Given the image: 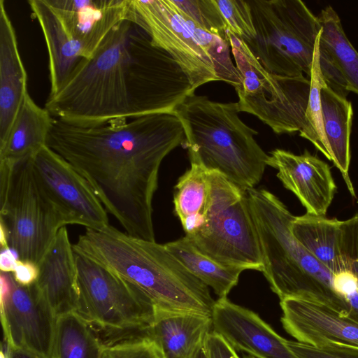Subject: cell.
I'll return each mask as SVG.
<instances>
[{
  "label": "cell",
  "instance_id": "obj_1",
  "mask_svg": "<svg viewBox=\"0 0 358 358\" xmlns=\"http://www.w3.org/2000/svg\"><path fill=\"white\" fill-rule=\"evenodd\" d=\"M185 141L179 118L164 113L91 127L55 118L47 145L87 180L127 234L155 241L152 199L159 167Z\"/></svg>",
  "mask_w": 358,
  "mask_h": 358
},
{
  "label": "cell",
  "instance_id": "obj_2",
  "mask_svg": "<svg viewBox=\"0 0 358 358\" xmlns=\"http://www.w3.org/2000/svg\"><path fill=\"white\" fill-rule=\"evenodd\" d=\"M172 57L137 24L115 26L94 53L83 59L64 87L49 96L51 115L83 127L171 113L194 93Z\"/></svg>",
  "mask_w": 358,
  "mask_h": 358
},
{
  "label": "cell",
  "instance_id": "obj_3",
  "mask_svg": "<svg viewBox=\"0 0 358 358\" xmlns=\"http://www.w3.org/2000/svg\"><path fill=\"white\" fill-rule=\"evenodd\" d=\"M85 257L117 275L146 296L159 313L212 316L209 287L192 274L165 245L134 237L108 225L86 229L73 245Z\"/></svg>",
  "mask_w": 358,
  "mask_h": 358
},
{
  "label": "cell",
  "instance_id": "obj_4",
  "mask_svg": "<svg viewBox=\"0 0 358 358\" xmlns=\"http://www.w3.org/2000/svg\"><path fill=\"white\" fill-rule=\"evenodd\" d=\"M260 243L262 273L280 300L300 297L315 301L350 316V308L334 289V274L293 236L294 216L265 189L246 191Z\"/></svg>",
  "mask_w": 358,
  "mask_h": 358
},
{
  "label": "cell",
  "instance_id": "obj_5",
  "mask_svg": "<svg viewBox=\"0 0 358 358\" xmlns=\"http://www.w3.org/2000/svg\"><path fill=\"white\" fill-rule=\"evenodd\" d=\"M237 102L220 103L189 95L175 110L185 135L190 164L217 171L241 189L255 188L267 166L258 132L239 117Z\"/></svg>",
  "mask_w": 358,
  "mask_h": 358
},
{
  "label": "cell",
  "instance_id": "obj_6",
  "mask_svg": "<svg viewBox=\"0 0 358 358\" xmlns=\"http://www.w3.org/2000/svg\"><path fill=\"white\" fill-rule=\"evenodd\" d=\"M227 38L241 79L236 89L239 112L256 116L277 134L299 131L323 153L320 139L306 118L310 78L269 73L245 41L229 31Z\"/></svg>",
  "mask_w": 358,
  "mask_h": 358
},
{
  "label": "cell",
  "instance_id": "obj_7",
  "mask_svg": "<svg viewBox=\"0 0 358 358\" xmlns=\"http://www.w3.org/2000/svg\"><path fill=\"white\" fill-rule=\"evenodd\" d=\"M256 36L246 43L269 73L311 75L321 25L301 0H249Z\"/></svg>",
  "mask_w": 358,
  "mask_h": 358
},
{
  "label": "cell",
  "instance_id": "obj_8",
  "mask_svg": "<svg viewBox=\"0 0 358 358\" xmlns=\"http://www.w3.org/2000/svg\"><path fill=\"white\" fill-rule=\"evenodd\" d=\"M187 238L201 253L221 264L262 272L260 243L247 192L219 172L211 171L206 222Z\"/></svg>",
  "mask_w": 358,
  "mask_h": 358
},
{
  "label": "cell",
  "instance_id": "obj_9",
  "mask_svg": "<svg viewBox=\"0 0 358 358\" xmlns=\"http://www.w3.org/2000/svg\"><path fill=\"white\" fill-rule=\"evenodd\" d=\"M78 313L105 341L147 333L155 320L150 301L108 269L76 254Z\"/></svg>",
  "mask_w": 358,
  "mask_h": 358
},
{
  "label": "cell",
  "instance_id": "obj_10",
  "mask_svg": "<svg viewBox=\"0 0 358 358\" xmlns=\"http://www.w3.org/2000/svg\"><path fill=\"white\" fill-rule=\"evenodd\" d=\"M0 225L17 259L38 264L66 224L41 187L31 158L15 164L0 195Z\"/></svg>",
  "mask_w": 358,
  "mask_h": 358
},
{
  "label": "cell",
  "instance_id": "obj_11",
  "mask_svg": "<svg viewBox=\"0 0 358 358\" xmlns=\"http://www.w3.org/2000/svg\"><path fill=\"white\" fill-rule=\"evenodd\" d=\"M152 43L169 53L195 90L219 80L214 64L182 20L171 0H131V17Z\"/></svg>",
  "mask_w": 358,
  "mask_h": 358
},
{
  "label": "cell",
  "instance_id": "obj_12",
  "mask_svg": "<svg viewBox=\"0 0 358 358\" xmlns=\"http://www.w3.org/2000/svg\"><path fill=\"white\" fill-rule=\"evenodd\" d=\"M1 321L6 346L52 358L57 317L35 284L1 272Z\"/></svg>",
  "mask_w": 358,
  "mask_h": 358
},
{
  "label": "cell",
  "instance_id": "obj_13",
  "mask_svg": "<svg viewBox=\"0 0 358 358\" xmlns=\"http://www.w3.org/2000/svg\"><path fill=\"white\" fill-rule=\"evenodd\" d=\"M31 163L41 187L66 225L94 230L110 225L108 212L87 180L62 157L45 145Z\"/></svg>",
  "mask_w": 358,
  "mask_h": 358
},
{
  "label": "cell",
  "instance_id": "obj_14",
  "mask_svg": "<svg viewBox=\"0 0 358 358\" xmlns=\"http://www.w3.org/2000/svg\"><path fill=\"white\" fill-rule=\"evenodd\" d=\"M269 154L267 166L278 171L277 177L306 213L325 216L337 188L329 164L306 150L295 155L277 148Z\"/></svg>",
  "mask_w": 358,
  "mask_h": 358
},
{
  "label": "cell",
  "instance_id": "obj_15",
  "mask_svg": "<svg viewBox=\"0 0 358 358\" xmlns=\"http://www.w3.org/2000/svg\"><path fill=\"white\" fill-rule=\"evenodd\" d=\"M213 331L236 351L255 358H299L287 346L286 339L255 312L234 303L227 297L215 301Z\"/></svg>",
  "mask_w": 358,
  "mask_h": 358
},
{
  "label": "cell",
  "instance_id": "obj_16",
  "mask_svg": "<svg viewBox=\"0 0 358 358\" xmlns=\"http://www.w3.org/2000/svg\"><path fill=\"white\" fill-rule=\"evenodd\" d=\"M284 329L313 346L338 342L358 347V322L321 303L300 297L280 300Z\"/></svg>",
  "mask_w": 358,
  "mask_h": 358
},
{
  "label": "cell",
  "instance_id": "obj_17",
  "mask_svg": "<svg viewBox=\"0 0 358 358\" xmlns=\"http://www.w3.org/2000/svg\"><path fill=\"white\" fill-rule=\"evenodd\" d=\"M65 29L90 58L110 31L131 17V0H48Z\"/></svg>",
  "mask_w": 358,
  "mask_h": 358
},
{
  "label": "cell",
  "instance_id": "obj_18",
  "mask_svg": "<svg viewBox=\"0 0 358 358\" xmlns=\"http://www.w3.org/2000/svg\"><path fill=\"white\" fill-rule=\"evenodd\" d=\"M38 268L34 284L56 317L71 312L78 313L76 255L66 227L59 230Z\"/></svg>",
  "mask_w": 358,
  "mask_h": 358
},
{
  "label": "cell",
  "instance_id": "obj_19",
  "mask_svg": "<svg viewBox=\"0 0 358 358\" xmlns=\"http://www.w3.org/2000/svg\"><path fill=\"white\" fill-rule=\"evenodd\" d=\"M27 93V74L16 34L4 1L0 0V145L6 141Z\"/></svg>",
  "mask_w": 358,
  "mask_h": 358
},
{
  "label": "cell",
  "instance_id": "obj_20",
  "mask_svg": "<svg viewBox=\"0 0 358 358\" xmlns=\"http://www.w3.org/2000/svg\"><path fill=\"white\" fill-rule=\"evenodd\" d=\"M28 3L46 43L50 81L49 96H52L64 87L84 57L48 0H29Z\"/></svg>",
  "mask_w": 358,
  "mask_h": 358
},
{
  "label": "cell",
  "instance_id": "obj_21",
  "mask_svg": "<svg viewBox=\"0 0 358 358\" xmlns=\"http://www.w3.org/2000/svg\"><path fill=\"white\" fill-rule=\"evenodd\" d=\"M212 316L196 313H159L148 329L164 358H189L212 331Z\"/></svg>",
  "mask_w": 358,
  "mask_h": 358
},
{
  "label": "cell",
  "instance_id": "obj_22",
  "mask_svg": "<svg viewBox=\"0 0 358 358\" xmlns=\"http://www.w3.org/2000/svg\"><path fill=\"white\" fill-rule=\"evenodd\" d=\"M54 119L45 108L34 102L28 92L6 141L0 145V162L15 166L32 158L47 145Z\"/></svg>",
  "mask_w": 358,
  "mask_h": 358
},
{
  "label": "cell",
  "instance_id": "obj_23",
  "mask_svg": "<svg viewBox=\"0 0 358 358\" xmlns=\"http://www.w3.org/2000/svg\"><path fill=\"white\" fill-rule=\"evenodd\" d=\"M320 99L323 128L331 161L341 172L350 194L356 197L349 176L350 138L353 117L352 103L334 92L326 83L321 88Z\"/></svg>",
  "mask_w": 358,
  "mask_h": 358
},
{
  "label": "cell",
  "instance_id": "obj_24",
  "mask_svg": "<svg viewBox=\"0 0 358 358\" xmlns=\"http://www.w3.org/2000/svg\"><path fill=\"white\" fill-rule=\"evenodd\" d=\"M341 222L306 213L294 216L290 225L296 239L333 274L346 270L340 250Z\"/></svg>",
  "mask_w": 358,
  "mask_h": 358
},
{
  "label": "cell",
  "instance_id": "obj_25",
  "mask_svg": "<svg viewBox=\"0 0 358 358\" xmlns=\"http://www.w3.org/2000/svg\"><path fill=\"white\" fill-rule=\"evenodd\" d=\"M174 210L185 236L194 235L204 224L210 206L211 171L191 164L175 187Z\"/></svg>",
  "mask_w": 358,
  "mask_h": 358
},
{
  "label": "cell",
  "instance_id": "obj_26",
  "mask_svg": "<svg viewBox=\"0 0 358 358\" xmlns=\"http://www.w3.org/2000/svg\"><path fill=\"white\" fill-rule=\"evenodd\" d=\"M321 25L319 54L339 71L349 92L358 95V52L349 41L334 9L327 6L317 16Z\"/></svg>",
  "mask_w": 358,
  "mask_h": 358
},
{
  "label": "cell",
  "instance_id": "obj_27",
  "mask_svg": "<svg viewBox=\"0 0 358 358\" xmlns=\"http://www.w3.org/2000/svg\"><path fill=\"white\" fill-rule=\"evenodd\" d=\"M164 245L192 274L212 288L218 298L227 297L245 270L215 262L201 253L186 236Z\"/></svg>",
  "mask_w": 358,
  "mask_h": 358
},
{
  "label": "cell",
  "instance_id": "obj_28",
  "mask_svg": "<svg viewBox=\"0 0 358 358\" xmlns=\"http://www.w3.org/2000/svg\"><path fill=\"white\" fill-rule=\"evenodd\" d=\"M104 342L78 312L57 317L52 358H101Z\"/></svg>",
  "mask_w": 358,
  "mask_h": 358
},
{
  "label": "cell",
  "instance_id": "obj_29",
  "mask_svg": "<svg viewBox=\"0 0 358 358\" xmlns=\"http://www.w3.org/2000/svg\"><path fill=\"white\" fill-rule=\"evenodd\" d=\"M176 9L189 31L210 57L219 80L227 83L235 90L240 87L241 76L236 65L232 62L228 40L203 29L196 22L180 12L177 8Z\"/></svg>",
  "mask_w": 358,
  "mask_h": 358
},
{
  "label": "cell",
  "instance_id": "obj_30",
  "mask_svg": "<svg viewBox=\"0 0 358 358\" xmlns=\"http://www.w3.org/2000/svg\"><path fill=\"white\" fill-rule=\"evenodd\" d=\"M101 358H164V355L148 332L105 341Z\"/></svg>",
  "mask_w": 358,
  "mask_h": 358
},
{
  "label": "cell",
  "instance_id": "obj_31",
  "mask_svg": "<svg viewBox=\"0 0 358 358\" xmlns=\"http://www.w3.org/2000/svg\"><path fill=\"white\" fill-rule=\"evenodd\" d=\"M178 10L203 29L227 38V26L215 0H171Z\"/></svg>",
  "mask_w": 358,
  "mask_h": 358
},
{
  "label": "cell",
  "instance_id": "obj_32",
  "mask_svg": "<svg viewBox=\"0 0 358 358\" xmlns=\"http://www.w3.org/2000/svg\"><path fill=\"white\" fill-rule=\"evenodd\" d=\"M319 36V35H318ZM310 89L308 104L306 110V118L309 125L318 136L323 148V155L331 161L324 128L322 115V106L320 92L322 85L325 83L319 64V39L316 41L312 71L310 77Z\"/></svg>",
  "mask_w": 358,
  "mask_h": 358
},
{
  "label": "cell",
  "instance_id": "obj_33",
  "mask_svg": "<svg viewBox=\"0 0 358 358\" xmlns=\"http://www.w3.org/2000/svg\"><path fill=\"white\" fill-rule=\"evenodd\" d=\"M226 23L227 31L245 43L256 36L248 1L215 0Z\"/></svg>",
  "mask_w": 358,
  "mask_h": 358
},
{
  "label": "cell",
  "instance_id": "obj_34",
  "mask_svg": "<svg viewBox=\"0 0 358 358\" xmlns=\"http://www.w3.org/2000/svg\"><path fill=\"white\" fill-rule=\"evenodd\" d=\"M287 346L299 358H358V347L338 342L313 346L286 340Z\"/></svg>",
  "mask_w": 358,
  "mask_h": 358
},
{
  "label": "cell",
  "instance_id": "obj_35",
  "mask_svg": "<svg viewBox=\"0 0 358 358\" xmlns=\"http://www.w3.org/2000/svg\"><path fill=\"white\" fill-rule=\"evenodd\" d=\"M340 250L346 270L358 278V214L341 221Z\"/></svg>",
  "mask_w": 358,
  "mask_h": 358
},
{
  "label": "cell",
  "instance_id": "obj_36",
  "mask_svg": "<svg viewBox=\"0 0 358 358\" xmlns=\"http://www.w3.org/2000/svg\"><path fill=\"white\" fill-rule=\"evenodd\" d=\"M204 346L208 358H240L236 350L215 331L208 335Z\"/></svg>",
  "mask_w": 358,
  "mask_h": 358
},
{
  "label": "cell",
  "instance_id": "obj_37",
  "mask_svg": "<svg viewBox=\"0 0 358 358\" xmlns=\"http://www.w3.org/2000/svg\"><path fill=\"white\" fill-rule=\"evenodd\" d=\"M333 285L335 292L345 299L358 291V278L349 270L334 274Z\"/></svg>",
  "mask_w": 358,
  "mask_h": 358
},
{
  "label": "cell",
  "instance_id": "obj_38",
  "mask_svg": "<svg viewBox=\"0 0 358 358\" xmlns=\"http://www.w3.org/2000/svg\"><path fill=\"white\" fill-rule=\"evenodd\" d=\"M38 273V264L29 261L18 259L12 275L14 280L20 285H31L35 282Z\"/></svg>",
  "mask_w": 358,
  "mask_h": 358
},
{
  "label": "cell",
  "instance_id": "obj_39",
  "mask_svg": "<svg viewBox=\"0 0 358 358\" xmlns=\"http://www.w3.org/2000/svg\"><path fill=\"white\" fill-rule=\"evenodd\" d=\"M16 253L10 248H3L0 254V270L3 273H13L18 259Z\"/></svg>",
  "mask_w": 358,
  "mask_h": 358
},
{
  "label": "cell",
  "instance_id": "obj_40",
  "mask_svg": "<svg viewBox=\"0 0 358 358\" xmlns=\"http://www.w3.org/2000/svg\"><path fill=\"white\" fill-rule=\"evenodd\" d=\"M1 352L5 358H42L38 355L23 349L11 348L6 346L5 351Z\"/></svg>",
  "mask_w": 358,
  "mask_h": 358
},
{
  "label": "cell",
  "instance_id": "obj_41",
  "mask_svg": "<svg viewBox=\"0 0 358 358\" xmlns=\"http://www.w3.org/2000/svg\"><path fill=\"white\" fill-rule=\"evenodd\" d=\"M189 358H208L204 345Z\"/></svg>",
  "mask_w": 358,
  "mask_h": 358
},
{
  "label": "cell",
  "instance_id": "obj_42",
  "mask_svg": "<svg viewBox=\"0 0 358 358\" xmlns=\"http://www.w3.org/2000/svg\"><path fill=\"white\" fill-rule=\"evenodd\" d=\"M1 358H5V357L2 352H1Z\"/></svg>",
  "mask_w": 358,
  "mask_h": 358
},
{
  "label": "cell",
  "instance_id": "obj_43",
  "mask_svg": "<svg viewBox=\"0 0 358 358\" xmlns=\"http://www.w3.org/2000/svg\"><path fill=\"white\" fill-rule=\"evenodd\" d=\"M246 358H255V357H246Z\"/></svg>",
  "mask_w": 358,
  "mask_h": 358
}]
</instances>
